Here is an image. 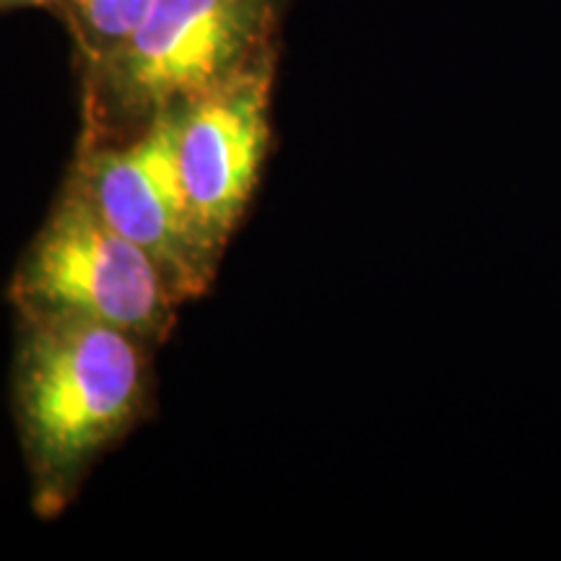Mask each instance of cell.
<instances>
[{
    "label": "cell",
    "mask_w": 561,
    "mask_h": 561,
    "mask_svg": "<svg viewBox=\"0 0 561 561\" xmlns=\"http://www.w3.org/2000/svg\"><path fill=\"white\" fill-rule=\"evenodd\" d=\"M62 0H0V11H16V9H47L58 13Z\"/></svg>",
    "instance_id": "cell-7"
},
{
    "label": "cell",
    "mask_w": 561,
    "mask_h": 561,
    "mask_svg": "<svg viewBox=\"0 0 561 561\" xmlns=\"http://www.w3.org/2000/svg\"><path fill=\"white\" fill-rule=\"evenodd\" d=\"M151 0H62L58 16L73 39L79 76L121 50Z\"/></svg>",
    "instance_id": "cell-6"
},
{
    "label": "cell",
    "mask_w": 561,
    "mask_h": 561,
    "mask_svg": "<svg viewBox=\"0 0 561 561\" xmlns=\"http://www.w3.org/2000/svg\"><path fill=\"white\" fill-rule=\"evenodd\" d=\"M278 55L172 107L174 149L203 240L216 255L248 214L271 149Z\"/></svg>",
    "instance_id": "cell-5"
},
{
    "label": "cell",
    "mask_w": 561,
    "mask_h": 561,
    "mask_svg": "<svg viewBox=\"0 0 561 561\" xmlns=\"http://www.w3.org/2000/svg\"><path fill=\"white\" fill-rule=\"evenodd\" d=\"M151 343L70 314H16L11 401L39 517L62 515L153 401Z\"/></svg>",
    "instance_id": "cell-1"
},
{
    "label": "cell",
    "mask_w": 561,
    "mask_h": 561,
    "mask_svg": "<svg viewBox=\"0 0 561 561\" xmlns=\"http://www.w3.org/2000/svg\"><path fill=\"white\" fill-rule=\"evenodd\" d=\"M70 172L104 219L159 263L182 299H198L208 291L221 257L195 224L170 110L123 140L79 144Z\"/></svg>",
    "instance_id": "cell-4"
},
{
    "label": "cell",
    "mask_w": 561,
    "mask_h": 561,
    "mask_svg": "<svg viewBox=\"0 0 561 561\" xmlns=\"http://www.w3.org/2000/svg\"><path fill=\"white\" fill-rule=\"evenodd\" d=\"M289 0H151L128 42L81 73V144H112L159 112L280 55Z\"/></svg>",
    "instance_id": "cell-2"
},
{
    "label": "cell",
    "mask_w": 561,
    "mask_h": 561,
    "mask_svg": "<svg viewBox=\"0 0 561 561\" xmlns=\"http://www.w3.org/2000/svg\"><path fill=\"white\" fill-rule=\"evenodd\" d=\"M16 314H70L164 343L182 299L159 263L104 219L70 172L11 276Z\"/></svg>",
    "instance_id": "cell-3"
}]
</instances>
